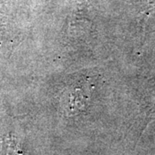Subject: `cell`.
Wrapping results in <instances>:
<instances>
[{
    "mask_svg": "<svg viewBox=\"0 0 155 155\" xmlns=\"http://www.w3.org/2000/svg\"><path fill=\"white\" fill-rule=\"evenodd\" d=\"M2 146L5 155H22L23 152L21 149L19 143L13 135H8L2 141Z\"/></svg>",
    "mask_w": 155,
    "mask_h": 155,
    "instance_id": "obj_1",
    "label": "cell"
}]
</instances>
